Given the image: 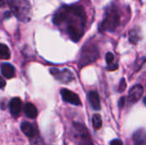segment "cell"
<instances>
[{
	"label": "cell",
	"instance_id": "5",
	"mask_svg": "<svg viewBox=\"0 0 146 145\" xmlns=\"http://www.w3.org/2000/svg\"><path fill=\"white\" fill-rule=\"evenodd\" d=\"M60 94L62 96V100L66 103H68L76 106H80L81 104V101L79 96L68 89H62L60 91Z\"/></svg>",
	"mask_w": 146,
	"mask_h": 145
},
{
	"label": "cell",
	"instance_id": "1",
	"mask_svg": "<svg viewBox=\"0 0 146 145\" xmlns=\"http://www.w3.org/2000/svg\"><path fill=\"white\" fill-rule=\"evenodd\" d=\"M64 21H68V33L73 41H79L83 35L86 22V14L81 6L67 7V16Z\"/></svg>",
	"mask_w": 146,
	"mask_h": 145
},
{
	"label": "cell",
	"instance_id": "9",
	"mask_svg": "<svg viewBox=\"0 0 146 145\" xmlns=\"http://www.w3.org/2000/svg\"><path fill=\"white\" fill-rule=\"evenodd\" d=\"M1 73L2 75L6 79H11L15 74V68L9 63H3L1 67Z\"/></svg>",
	"mask_w": 146,
	"mask_h": 145
},
{
	"label": "cell",
	"instance_id": "6",
	"mask_svg": "<svg viewBox=\"0 0 146 145\" xmlns=\"http://www.w3.org/2000/svg\"><path fill=\"white\" fill-rule=\"evenodd\" d=\"M143 92H144V88L142 87V85H134L129 91V94H128L129 101L132 103L138 102L141 98Z\"/></svg>",
	"mask_w": 146,
	"mask_h": 145
},
{
	"label": "cell",
	"instance_id": "8",
	"mask_svg": "<svg viewBox=\"0 0 146 145\" xmlns=\"http://www.w3.org/2000/svg\"><path fill=\"white\" fill-rule=\"evenodd\" d=\"M133 145H146V131L140 129L134 132L133 136Z\"/></svg>",
	"mask_w": 146,
	"mask_h": 145
},
{
	"label": "cell",
	"instance_id": "16",
	"mask_svg": "<svg viewBox=\"0 0 146 145\" xmlns=\"http://www.w3.org/2000/svg\"><path fill=\"white\" fill-rule=\"evenodd\" d=\"M129 38H130V40H131V42H132V43L136 44V43H138V41L139 40L140 36L139 35V32H138L137 31L133 30V31H131V32H130Z\"/></svg>",
	"mask_w": 146,
	"mask_h": 145
},
{
	"label": "cell",
	"instance_id": "22",
	"mask_svg": "<svg viewBox=\"0 0 146 145\" xmlns=\"http://www.w3.org/2000/svg\"><path fill=\"white\" fill-rule=\"evenodd\" d=\"M4 85H5V81L3 79H1V88H3Z\"/></svg>",
	"mask_w": 146,
	"mask_h": 145
},
{
	"label": "cell",
	"instance_id": "2",
	"mask_svg": "<svg viewBox=\"0 0 146 145\" xmlns=\"http://www.w3.org/2000/svg\"><path fill=\"white\" fill-rule=\"evenodd\" d=\"M9 7L14 15L21 21H27L30 16V5L27 0H9Z\"/></svg>",
	"mask_w": 146,
	"mask_h": 145
},
{
	"label": "cell",
	"instance_id": "12",
	"mask_svg": "<svg viewBox=\"0 0 146 145\" xmlns=\"http://www.w3.org/2000/svg\"><path fill=\"white\" fill-rule=\"evenodd\" d=\"M88 100H89L92 107L95 110H99L100 109L101 104H100V99H99V96H98V92L90 91L89 94H88Z\"/></svg>",
	"mask_w": 146,
	"mask_h": 145
},
{
	"label": "cell",
	"instance_id": "4",
	"mask_svg": "<svg viewBox=\"0 0 146 145\" xmlns=\"http://www.w3.org/2000/svg\"><path fill=\"white\" fill-rule=\"evenodd\" d=\"M50 72L56 80L63 84L69 83L70 81L74 79V73L68 68H64L62 70H60L58 68H50Z\"/></svg>",
	"mask_w": 146,
	"mask_h": 145
},
{
	"label": "cell",
	"instance_id": "13",
	"mask_svg": "<svg viewBox=\"0 0 146 145\" xmlns=\"http://www.w3.org/2000/svg\"><path fill=\"white\" fill-rule=\"evenodd\" d=\"M24 112H25V115L28 118H31V119L36 118L38 115V111H37L36 107L31 103H26V105L24 107Z\"/></svg>",
	"mask_w": 146,
	"mask_h": 145
},
{
	"label": "cell",
	"instance_id": "10",
	"mask_svg": "<svg viewBox=\"0 0 146 145\" xmlns=\"http://www.w3.org/2000/svg\"><path fill=\"white\" fill-rule=\"evenodd\" d=\"M96 51H97V50H95V49H93V50L91 49L90 53H89V50L84 53V55L81 56V60H80L82 66H85L86 64H88V63H92V62H93L97 59Z\"/></svg>",
	"mask_w": 146,
	"mask_h": 145
},
{
	"label": "cell",
	"instance_id": "15",
	"mask_svg": "<svg viewBox=\"0 0 146 145\" xmlns=\"http://www.w3.org/2000/svg\"><path fill=\"white\" fill-rule=\"evenodd\" d=\"M92 126L94 129L98 130L102 127V118L99 115H94L92 117Z\"/></svg>",
	"mask_w": 146,
	"mask_h": 145
},
{
	"label": "cell",
	"instance_id": "20",
	"mask_svg": "<svg viewBox=\"0 0 146 145\" xmlns=\"http://www.w3.org/2000/svg\"><path fill=\"white\" fill-rule=\"evenodd\" d=\"M117 68H118L117 63H113L112 65L108 66V70H115V69H117Z\"/></svg>",
	"mask_w": 146,
	"mask_h": 145
},
{
	"label": "cell",
	"instance_id": "7",
	"mask_svg": "<svg viewBox=\"0 0 146 145\" xmlns=\"http://www.w3.org/2000/svg\"><path fill=\"white\" fill-rule=\"evenodd\" d=\"M9 110L13 116H18L21 109V100L18 97L11 99L9 102Z\"/></svg>",
	"mask_w": 146,
	"mask_h": 145
},
{
	"label": "cell",
	"instance_id": "17",
	"mask_svg": "<svg viewBox=\"0 0 146 145\" xmlns=\"http://www.w3.org/2000/svg\"><path fill=\"white\" fill-rule=\"evenodd\" d=\"M105 60H106V62H107V64L109 66L110 65H112L114 63V61H115V56H114V55L111 52H108L106 54Z\"/></svg>",
	"mask_w": 146,
	"mask_h": 145
},
{
	"label": "cell",
	"instance_id": "18",
	"mask_svg": "<svg viewBox=\"0 0 146 145\" xmlns=\"http://www.w3.org/2000/svg\"><path fill=\"white\" fill-rule=\"evenodd\" d=\"M126 86H127V84H126L125 79H121V82H120V85H119L118 91H119V92H122V91L126 89Z\"/></svg>",
	"mask_w": 146,
	"mask_h": 145
},
{
	"label": "cell",
	"instance_id": "23",
	"mask_svg": "<svg viewBox=\"0 0 146 145\" xmlns=\"http://www.w3.org/2000/svg\"><path fill=\"white\" fill-rule=\"evenodd\" d=\"M144 103H145V105L146 106V97L144 98Z\"/></svg>",
	"mask_w": 146,
	"mask_h": 145
},
{
	"label": "cell",
	"instance_id": "14",
	"mask_svg": "<svg viewBox=\"0 0 146 145\" xmlns=\"http://www.w3.org/2000/svg\"><path fill=\"white\" fill-rule=\"evenodd\" d=\"M0 57L2 60H8L10 57V51L4 44H1L0 45Z\"/></svg>",
	"mask_w": 146,
	"mask_h": 145
},
{
	"label": "cell",
	"instance_id": "11",
	"mask_svg": "<svg viewBox=\"0 0 146 145\" xmlns=\"http://www.w3.org/2000/svg\"><path fill=\"white\" fill-rule=\"evenodd\" d=\"M21 129L23 133L28 138H34L37 134L35 127L29 122H23L21 126Z\"/></svg>",
	"mask_w": 146,
	"mask_h": 145
},
{
	"label": "cell",
	"instance_id": "19",
	"mask_svg": "<svg viewBox=\"0 0 146 145\" xmlns=\"http://www.w3.org/2000/svg\"><path fill=\"white\" fill-rule=\"evenodd\" d=\"M110 145H123L122 142L119 139H115L110 142Z\"/></svg>",
	"mask_w": 146,
	"mask_h": 145
},
{
	"label": "cell",
	"instance_id": "3",
	"mask_svg": "<svg viewBox=\"0 0 146 145\" xmlns=\"http://www.w3.org/2000/svg\"><path fill=\"white\" fill-rule=\"evenodd\" d=\"M120 23V15L115 9L110 8L106 11L104 20L102 22V27L105 31L114 32Z\"/></svg>",
	"mask_w": 146,
	"mask_h": 145
},
{
	"label": "cell",
	"instance_id": "21",
	"mask_svg": "<svg viewBox=\"0 0 146 145\" xmlns=\"http://www.w3.org/2000/svg\"><path fill=\"white\" fill-rule=\"evenodd\" d=\"M124 104H125V98L121 97V100H120V107L122 108V106H124Z\"/></svg>",
	"mask_w": 146,
	"mask_h": 145
}]
</instances>
